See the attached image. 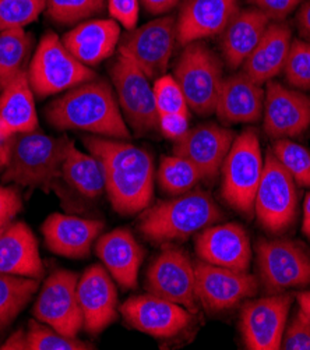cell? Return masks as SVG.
<instances>
[{"label": "cell", "instance_id": "cell-13", "mask_svg": "<svg viewBox=\"0 0 310 350\" xmlns=\"http://www.w3.org/2000/svg\"><path fill=\"white\" fill-rule=\"evenodd\" d=\"M292 300V295L272 293L244 306L240 312V332L248 349H281Z\"/></svg>", "mask_w": 310, "mask_h": 350}, {"label": "cell", "instance_id": "cell-32", "mask_svg": "<svg viewBox=\"0 0 310 350\" xmlns=\"http://www.w3.org/2000/svg\"><path fill=\"white\" fill-rule=\"evenodd\" d=\"M31 51V37L24 28L0 31V91L13 81Z\"/></svg>", "mask_w": 310, "mask_h": 350}, {"label": "cell", "instance_id": "cell-35", "mask_svg": "<svg viewBox=\"0 0 310 350\" xmlns=\"http://www.w3.org/2000/svg\"><path fill=\"white\" fill-rule=\"evenodd\" d=\"M92 349L76 336H66L52 327L31 321L27 331V350H87Z\"/></svg>", "mask_w": 310, "mask_h": 350}, {"label": "cell", "instance_id": "cell-44", "mask_svg": "<svg viewBox=\"0 0 310 350\" xmlns=\"http://www.w3.org/2000/svg\"><path fill=\"white\" fill-rule=\"evenodd\" d=\"M159 129L162 134L177 142L189 130V118L182 115H166L159 118Z\"/></svg>", "mask_w": 310, "mask_h": 350}, {"label": "cell", "instance_id": "cell-25", "mask_svg": "<svg viewBox=\"0 0 310 350\" xmlns=\"http://www.w3.org/2000/svg\"><path fill=\"white\" fill-rule=\"evenodd\" d=\"M0 273L44 276L37 237L25 222H12L0 230Z\"/></svg>", "mask_w": 310, "mask_h": 350}, {"label": "cell", "instance_id": "cell-5", "mask_svg": "<svg viewBox=\"0 0 310 350\" xmlns=\"http://www.w3.org/2000/svg\"><path fill=\"white\" fill-rule=\"evenodd\" d=\"M264 159L260 138L255 129H246L235 137L222 163V197L242 215L255 214L256 193L261 180Z\"/></svg>", "mask_w": 310, "mask_h": 350}, {"label": "cell", "instance_id": "cell-33", "mask_svg": "<svg viewBox=\"0 0 310 350\" xmlns=\"http://www.w3.org/2000/svg\"><path fill=\"white\" fill-rule=\"evenodd\" d=\"M200 180H203L201 172L189 159L175 154L161 159L158 183L164 191L181 196L190 191Z\"/></svg>", "mask_w": 310, "mask_h": 350}, {"label": "cell", "instance_id": "cell-28", "mask_svg": "<svg viewBox=\"0 0 310 350\" xmlns=\"http://www.w3.org/2000/svg\"><path fill=\"white\" fill-rule=\"evenodd\" d=\"M292 42L291 28L281 21H271L257 46L242 64L244 72L264 85L283 73Z\"/></svg>", "mask_w": 310, "mask_h": 350}, {"label": "cell", "instance_id": "cell-12", "mask_svg": "<svg viewBox=\"0 0 310 350\" xmlns=\"http://www.w3.org/2000/svg\"><path fill=\"white\" fill-rule=\"evenodd\" d=\"M77 284L76 272L67 269L53 272L47 278L34 306V316L66 336H77L84 325Z\"/></svg>", "mask_w": 310, "mask_h": 350}, {"label": "cell", "instance_id": "cell-20", "mask_svg": "<svg viewBox=\"0 0 310 350\" xmlns=\"http://www.w3.org/2000/svg\"><path fill=\"white\" fill-rule=\"evenodd\" d=\"M77 296L87 332L99 334L116 320L118 292L114 278L103 265L95 264L86 269L79 279Z\"/></svg>", "mask_w": 310, "mask_h": 350}, {"label": "cell", "instance_id": "cell-14", "mask_svg": "<svg viewBox=\"0 0 310 350\" xmlns=\"http://www.w3.org/2000/svg\"><path fill=\"white\" fill-rule=\"evenodd\" d=\"M148 293L174 301L190 312L197 311L194 264L182 249H165L147 271Z\"/></svg>", "mask_w": 310, "mask_h": 350}, {"label": "cell", "instance_id": "cell-50", "mask_svg": "<svg viewBox=\"0 0 310 350\" xmlns=\"http://www.w3.org/2000/svg\"><path fill=\"white\" fill-rule=\"evenodd\" d=\"M299 308L305 312V316L310 320V292H302L296 295Z\"/></svg>", "mask_w": 310, "mask_h": 350}, {"label": "cell", "instance_id": "cell-18", "mask_svg": "<svg viewBox=\"0 0 310 350\" xmlns=\"http://www.w3.org/2000/svg\"><path fill=\"white\" fill-rule=\"evenodd\" d=\"M235 137V133L227 127L204 123L189 129L177 139L174 154L196 165L203 180L213 182L221 172Z\"/></svg>", "mask_w": 310, "mask_h": 350}, {"label": "cell", "instance_id": "cell-23", "mask_svg": "<svg viewBox=\"0 0 310 350\" xmlns=\"http://www.w3.org/2000/svg\"><path fill=\"white\" fill-rule=\"evenodd\" d=\"M102 229L101 221L63 214H52L42 225L48 249L68 258L87 257Z\"/></svg>", "mask_w": 310, "mask_h": 350}, {"label": "cell", "instance_id": "cell-24", "mask_svg": "<svg viewBox=\"0 0 310 350\" xmlns=\"http://www.w3.org/2000/svg\"><path fill=\"white\" fill-rule=\"evenodd\" d=\"M266 91L244 70L224 79L216 112L224 123H255L261 119Z\"/></svg>", "mask_w": 310, "mask_h": 350}, {"label": "cell", "instance_id": "cell-16", "mask_svg": "<svg viewBox=\"0 0 310 350\" xmlns=\"http://www.w3.org/2000/svg\"><path fill=\"white\" fill-rule=\"evenodd\" d=\"M263 127L275 139L299 137L310 127V98L302 91L268 81L264 98Z\"/></svg>", "mask_w": 310, "mask_h": 350}, {"label": "cell", "instance_id": "cell-8", "mask_svg": "<svg viewBox=\"0 0 310 350\" xmlns=\"http://www.w3.org/2000/svg\"><path fill=\"white\" fill-rule=\"evenodd\" d=\"M296 208V183L272 151H268L255 200L256 217L267 232L279 234L292 226Z\"/></svg>", "mask_w": 310, "mask_h": 350}, {"label": "cell", "instance_id": "cell-38", "mask_svg": "<svg viewBox=\"0 0 310 350\" xmlns=\"http://www.w3.org/2000/svg\"><path fill=\"white\" fill-rule=\"evenodd\" d=\"M105 8V0H47L48 14L60 24H76Z\"/></svg>", "mask_w": 310, "mask_h": 350}, {"label": "cell", "instance_id": "cell-7", "mask_svg": "<svg viewBox=\"0 0 310 350\" xmlns=\"http://www.w3.org/2000/svg\"><path fill=\"white\" fill-rule=\"evenodd\" d=\"M174 77L193 112L201 116L216 112L224 77L221 60L209 46L201 41L186 45Z\"/></svg>", "mask_w": 310, "mask_h": 350}, {"label": "cell", "instance_id": "cell-36", "mask_svg": "<svg viewBox=\"0 0 310 350\" xmlns=\"http://www.w3.org/2000/svg\"><path fill=\"white\" fill-rule=\"evenodd\" d=\"M153 90L159 118L166 115H182L190 118V108L174 76L162 75L154 83Z\"/></svg>", "mask_w": 310, "mask_h": 350}, {"label": "cell", "instance_id": "cell-29", "mask_svg": "<svg viewBox=\"0 0 310 350\" xmlns=\"http://www.w3.org/2000/svg\"><path fill=\"white\" fill-rule=\"evenodd\" d=\"M271 18L259 9L239 10L222 32L221 48L231 68L242 67L260 42Z\"/></svg>", "mask_w": 310, "mask_h": 350}, {"label": "cell", "instance_id": "cell-19", "mask_svg": "<svg viewBox=\"0 0 310 350\" xmlns=\"http://www.w3.org/2000/svg\"><path fill=\"white\" fill-rule=\"evenodd\" d=\"M196 253L201 261L236 271H249L252 244L239 224L211 225L196 237Z\"/></svg>", "mask_w": 310, "mask_h": 350}, {"label": "cell", "instance_id": "cell-31", "mask_svg": "<svg viewBox=\"0 0 310 350\" xmlns=\"http://www.w3.org/2000/svg\"><path fill=\"white\" fill-rule=\"evenodd\" d=\"M40 288V279L0 273V331L6 328Z\"/></svg>", "mask_w": 310, "mask_h": 350}, {"label": "cell", "instance_id": "cell-10", "mask_svg": "<svg viewBox=\"0 0 310 350\" xmlns=\"http://www.w3.org/2000/svg\"><path fill=\"white\" fill-rule=\"evenodd\" d=\"M111 77L122 115L133 131L143 135L159 127L154 90L142 70L119 55L112 66Z\"/></svg>", "mask_w": 310, "mask_h": 350}, {"label": "cell", "instance_id": "cell-21", "mask_svg": "<svg viewBox=\"0 0 310 350\" xmlns=\"http://www.w3.org/2000/svg\"><path fill=\"white\" fill-rule=\"evenodd\" d=\"M237 12V0H186L177 20L178 44L186 46L222 33Z\"/></svg>", "mask_w": 310, "mask_h": 350}, {"label": "cell", "instance_id": "cell-47", "mask_svg": "<svg viewBox=\"0 0 310 350\" xmlns=\"http://www.w3.org/2000/svg\"><path fill=\"white\" fill-rule=\"evenodd\" d=\"M2 350H27V332L17 329L2 346Z\"/></svg>", "mask_w": 310, "mask_h": 350}, {"label": "cell", "instance_id": "cell-34", "mask_svg": "<svg viewBox=\"0 0 310 350\" xmlns=\"http://www.w3.org/2000/svg\"><path fill=\"white\" fill-rule=\"evenodd\" d=\"M271 151L298 186L310 187V152L307 148L291 142L289 138H281L275 139Z\"/></svg>", "mask_w": 310, "mask_h": 350}, {"label": "cell", "instance_id": "cell-11", "mask_svg": "<svg viewBox=\"0 0 310 350\" xmlns=\"http://www.w3.org/2000/svg\"><path fill=\"white\" fill-rule=\"evenodd\" d=\"M177 42V20L165 16L134 28L126 35L120 42L119 55L134 63L153 80L164 75Z\"/></svg>", "mask_w": 310, "mask_h": 350}, {"label": "cell", "instance_id": "cell-42", "mask_svg": "<svg viewBox=\"0 0 310 350\" xmlns=\"http://www.w3.org/2000/svg\"><path fill=\"white\" fill-rule=\"evenodd\" d=\"M23 201L12 187L0 186V230L5 229L21 211Z\"/></svg>", "mask_w": 310, "mask_h": 350}, {"label": "cell", "instance_id": "cell-1", "mask_svg": "<svg viewBox=\"0 0 310 350\" xmlns=\"http://www.w3.org/2000/svg\"><path fill=\"white\" fill-rule=\"evenodd\" d=\"M83 143L103 166L105 190L116 213L133 215L150 205L155 169L147 150L107 137H84Z\"/></svg>", "mask_w": 310, "mask_h": 350}, {"label": "cell", "instance_id": "cell-40", "mask_svg": "<svg viewBox=\"0 0 310 350\" xmlns=\"http://www.w3.org/2000/svg\"><path fill=\"white\" fill-rule=\"evenodd\" d=\"M281 349L285 350H310V320L299 308L296 316L285 328Z\"/></svg>", "mask_w": 310, "mask_h": 350}, {"label": "cell", "instance_id": "cell-45", "mask_svg": "<svg viewBox=\"0 0 310 350\" xmlns=\"http://www.w3.org/2000/svg\"><path fill=\"white\" fill-rule=\"evenodd\" d=\"M296 25L302 37L310 42V0L300 5L296 13Z\"/></svg>", "mask_w": 310, "mask_h": 350}, {"label": "cell", "instance_id": "cell-6", "mask_svg": "<svg viewBox=\"0 0 310 350\" xmlns=\"http://www.w3.org/2000/svg\"><path fill=\"white\" fill-rule=\"evenodd\" d=\"M95 77L94 70L77 60L53 32L41 38L28 68L31 88L40 98L68 91Z\"/></svg>", "mask_w": 310, "mask_h": 350}, {"label": "cell", "instance_id": "cell-2", "mask_svg": "<svg viewBox=\"0 0 310 350\" xmlns=\"http://www.w3.org/2000/svg\"><path fill=\"white\" fill-rule=\"evenodd\" d=\"M47 119L59 130H83L115 139L130 138L118 98L103 80H92L64 92L47 108Z\"/></svg>", "mask_w": 310, "mask_h": 350}, {"label": "cell", "instance_id": "cell-26", "mask_svg": "<svg viewBox=\"0 0 310 350\" xmlns=\"http://www.w3.org/2000/svg\"><path fill=\"white\" fill-rule=\"evenodd\" d=\"M64 46L86 66H95L109 56L120 41V25L115 20H90L64 33Z\"/></svg>", "mask_w": 310, "mask_h": 350}, {"label": "cell", "instance_id": "cell-3", "mask_svg": "<svg viewBox=\"0 0 310 350\" xmlns=\"http://www.w3.org/2000/svg\"><path fill=\"white\" fill-rule=\"evenodd\" d=\"M220 219L221 211L213 197L194 190L150 208L143 214L139 229L154 243L181 241Z\"/></svg>", "mask_w": 310, "mask_h": 350}, {"label": "cell", "instance_id": "cell-37", "mask_svg": "<svg viewBox=\"0 0 310 350\" xmlns=\"http://www.w3.org/2000/svg\"><path fill=\"white\" fill-rule=\"evenodd\" d=\"M47 8V0H0V31L24 28L36 21Z\"/></svg>", "mask_w": 310, "mask_h": 350}, {"label": "cell", "instance_id": "cell-41", "mask_svg": "<svg viewBox=\"0 0 310 350\" xmlns=\"http://www.w3.org/2000/svg\"><path fill=\"white\" fill-rule=\"evenodd\" d=\"M108 10L119 25L133 31L139 23L140 0H107Z\"/></svg>", "mask_w": 310, "mask_h": 350}, {"label": "cell", "instance_id": "cell-43", "mask_svg": "<svg viewBox=\"0 0 310 350\" xmlns=\"http://www.w3.org/2000/svg\"><path fill=\"white\" fill-rule=\"evenodd\" d=\"M256 9L266 13L272 21H281L296 10L303 0H250Z\"/></svg>", "mask_w": 310, "mask_h": 350}, {"label": "cell", "instance_id": "cell-48", "mask_svg": "<svg viewBox=\"0 0 310 350\" xmlns=\"http://www.w3.org/2000/svg\"><path fill=\"white\" fill-rule=\"evenodd\" d=\"M302 230L310 239V193L306 196V200H305V204H303Z\"/></svg>", "mask_w": 310, "mask_h": 350}, {"label": "cell", "instance_id": "cell-39", "mask_svg": "<svg viewBox=\"0 0 310 350\" xmlns=\"http://www.w3.org/2000/svg\"><path fill=\"white\" fill-rule=\"evenodd\" d=\"M285 80L296 90H310V42L294 40L283 68Z\"/></svg>", "mask_w": 310, "mask_h": 350}, {"label": "cell", "instance_id": "cell-4", "mask_svg": "<svg viewBox=\"0 0 310 350\" xmlns=\"http://www.w3.org/2000/svg\"><path fill=\"white\" fill-rule=\"evenodd\" d=\"M68 138L52 137L38 130L12 137L10 157L3 180L25 187H49L62 176Z\"/></svg>", "mask_w": 310, "mask_h": 350}, {"label": "cell", "instance_id": "cell-49", "mask_svg": "<svg viewBox=\"0 0 310 350\" xmlns=\"http://www.w3.org/2000/svg\"><path fill=\"white\" fill-rule=\"evenodd\" d=\"M10 144H12V138L8 139V142H0V170L5 169L9 162Z\"/></svg>", "mask_w": 310, "mask_h": 350}, {"label": "cell", "instance_id": "cell-17", "mask_svg": "<svg viewBox=\"0 0 310 350\" xmlns=\"http://www.w3.org/2000/svg\"><path fill=\"white\" fill-rule=\"evenodd\" d=\"M123 319L137 331L154 338H170L190 324V311L155 295L127 299L120 306Z\"/></svg>", "mask_w": 310, "mask_h": 350}, {"label": "cell", "instance_id": "cell-22", "mask_svg": "<svg viewBox=\"0 0 310 350\" xmlns=\"http://www.w3.org/2000/svg\"><path fill=\"white\" fill-rule=\"evenodd\" d=\"M95 252L114 281L126 289L137 288L144 250L129 229L119 228L101 236Z\"/></svg>", "mask_w": 310, "mask_h": 350}, {"label": "cell", "instance_id": "cell-27", "mask_svg": "<svg viewBox=\"0 0 310 350\" xmlns=\"http://www.w3.org/2000/svg\"><path fill=\"white\" fill-rule=\"evenodd\" d=\"M38 130V115L28 72L23 70L0 94V142Z\"/></svg>", "mask_w": 310, "mask_h": 350}, {"label": "cell", "instance_id": "cell-46", "mask_svg": "<svg viewBox=\"0 0 310 350\" xmlns=\"http://www.w3.org/2000/svg\"><path fill=\"white\" fill-rule=\"evenodd\" d=\"M179 0H140V3L151 14L168 13L178 5Z\"/></svg>", "mask_w": 310, "mask_h": 350}, {"label": "cell", "instance_id": "cell-15", "mask_svg": "<svg viewBox=\"0 0 310 350\" xmlns=\"http://www.w3.org/2000/svg\"><path fill=\"white\" fill-rule=\"evenodd\" d=\"M197 300L207 311L235 307L257 292L256 278L249 271H236L198 260L194 262Z\"/></svg>", "mask_w": 310, "mask_h": 350}, {"label": "cell", "instance_id": "cell-9", "mask_svg": "<svg viewBox=\"0 0 310 350\" xmlns=\"http://www.w3.org/2000/svg\"><path fill=\"white\" fill-rule=\"evenodd\" d=\"M257 265L270 293L310 285V252L300 241L261 239L257 243Z\"/></svg>", "mask_w": 310, "mask_h": 350}, {"label": "cell", "instance_id": "cell-30", "mask_svg": "<svg viewBox=\"0 0 310 350\" xmlns=\"http://www.w3.org/2000/svg\"><path fill=\"white\" fill-rule=\"evenodd\" d=\"M62 176L80 194L95 198L105 190V173L101 161L92 154L80 151L68 139L62 165Z\"/></svg>", "mask_w": 310, "mask_h": 350}]
</instances>
